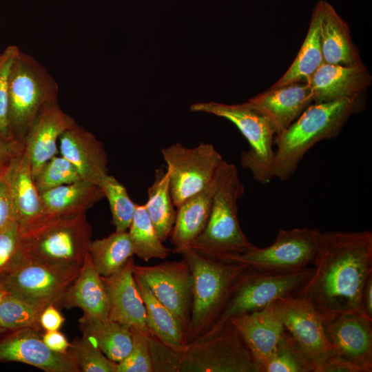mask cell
Instances as JSON below:
<instances>
[{
	"label": "cell",
	"instance_id": "cell-1",
	"mask_svg": "<svg viewBox=\"0 0 372 372\" xmlns=\"http://www.w3.org/2000/svg\"><path fill=\"white\" fill-rule=\"evenodd\" d=\"M312 265L310 278L296 296L324 320L345 311L363 313L362 293L372 273L371 231H321Z\"/></svg>",
	"mask_w": 372,
	"mask_h": 372
},
{
	"label": "cell",
	"instance_id": "cell-2",
	"mask_svg": "<svg viewBox=\"0 0 372 372\" xmlns=\"http://www.w3.org/2000/svg\"><path fill=\"white\" fill-rule=\"evenodd\" d=\"M362 108L361 96L311 104L287 130L276 135L274 177L289 180L313 146L336 137L350 116Z\"/></svg>",
	"mask_w": 372,
	"mask_h": 372
},
{
	"label": "cell",
	"instance_id": "cell-3",
	"mask_svg": "<svg viewBox=\"0 0 372 372\" xmlns=\"http://www.w3.org/2000/svg\"><path fill=\"white\" fill-rule=\"evenodd\" d=\"M92 227L85 214L44 216L20 230L19 249L52 268L79 273L88 254Z\"/></svg>",
	"mask_w": 372,
	"mask_h": 372
},
{
	"label": "cell",
	"instance_id": "cell-4",
	"mask_svg": "<svg viewBox=\"0 0 372 372\" xmlns=\"http://www.w3.org/2000/svg\"><path fill=\"white\" fill-rule=\"evenodd\" d=\"M245 192L238 171L225 160L216 176V187L207 225L189 245L198 253L223 260L254 249L242 231L238 217V201Z\"/></svg>",
	"mask_w": 372,
	"mask_h": 372
},
{
	"label": "cell",
	"instance_id": "cell-5",
	"mask_svg": "<svg viewBox=\"0 0 372 372\" xmlns=\"http://www.w3.org/2000/svg\"><path fill=\"white\" fill-rule=\"evenodd\" d=\"M175 254L187 260L192 273V300L187 343L203 335L217 320L231 289L249 267L204 256L189 246Z\"/></svg>",
	"mask_w": 372,
	"mask_h": 372
},
{
	"label": "cell",
	"instance_id": "cell-6",
	"mask_svg": "<svg viewBox=\"0 0 372 372\" xmlns=\"http://www.w3.org/2000/svg\"><path fill=\"white\" fill-rule=\"evenodd\" d=\"M59 86L47 69L32 56L19 51L9 84V124L13 140L23 147L41 110L58 101Z\"/></svg>",
	"mask_w": 372,
	"mask_h": 372
},
{
	"label": "cell",
	"instance_id": "cell-7",
	"mask_svg": "<svg viewBox=\"0 0 372 372\" xmlns=\"http://www.w3.org/2000/svg\"><path fill=\"white\" fill-rule=\"evenodd\" d=\"M312 271L310 267L293 271L249 267L234 283L217 320L197 339L214 335L234 316L260 310L274 300L296 295Z\"/></svg>",
	"mask_w": 372,
	"mask_h": 372
},
{
	"label": "cell",
	"instance_id": "cell-8",
	"mask_svg": "<svg viewBox=\"0 0 372 372\" xmlns=\"http://www.w3.org/2000/svg\"><path fill=\"white\" fill-rule=\"evenodd\" d=\"M193 112H203L225 118L233 123L245 137L249 148L241 153L240 163L252 178L262 185L274 177V138L276 130L269 119L247 102L224 104L198 103L191 106Z\"/></svg>",
	"mask_w": 372,
	"mask_h": 372
},
{
	"label": "cell",
	"instance_id": "cell-9",
	"mask_svg": "<svg viewBox=\"0 0 372 372\" xmlns=\"http://www.w3.org/2000/svg\"><path fill=\"white\" fill-rule=\"evenodd\" d=\"M174 372H260L239 333L227 322L212 336L197 339L174 353Z\"/></svg>",
	"mask_w": 372,
	"mask_h": 372
},
{
	"label": "cell",
	"instance_id": "cell-10",
	"mask_svg": "<svg viewBox=\"0 0 372 372\" xmlns=\"http://www.w3.org/2000/svg\"><path fill=\"white\" fill-rule=\"evenodd\" d=\"M79 273L61 271L29 256L19 248L0 273L5 291L38 308L62 307L65 294Z\"/></svg>",
	"mask_w": 372,
	"mask_h": 372
},
{
	"label": "cell",
	"instance_id": "cell-11",
	"mask_svg": "<svg viewBox=\"0 0 372 372\" xmlns=\"http://www.w3.org/2000/svg\"><path fill=\"white\" fill-rule=\"evenodd\" d=\"M321 231L309 227L280 229L274 241L264 248L256 247L223 261L243 264L260 270L293 271L312 265Z\"/></svg>",
	"mask_w": 372,
	"mask_h": 372
},
{
	"label": "cell",
	"instance_id": "cell-12",
	"mask_svg": "<svg viewBox=\"0 0 372 372\" xmlns=\"http://www.w3.org/2000/svg\"><path fill=\"white\" fill-rule=\"evenodd\" d=\"M169 171V187L174 206L205 188L214 179L223 158L214 147L201 143L188 148L180 143L162 149Z\"/></svg>",
	"mask_w": 372,
	"mask_h": 372
},
{
	"label": "cell",
	"instance_id": "cell-13",
	"mask_svg": "<svg viewBox=\"0 0 372 372\" xmlns=\"http://www.w3.org/2000/svg\"><path fill=\"white\" fill-rule=\"evenodd\" d=\"M276 303L285 330L313 372H318L333 355L323 318L309 302L296 295L278 299Z\"/></svg>",
	"mask_w": 372,
	"mask_h": 372
},
{
	"label": "cell",
	"instance_id": "cell-14",
	"mask_svg": "<svg viewBox=\"0 0 372 372\" xmlns=\"http://www.w3.org/2000/svg\"><path fill=\"white\" fill-rule=\"evenodd\" d=\"M134 275L143 279L154 296L179 320L185 334L192 300L193 278L189 265L183 258L153 266L133 264Z\"/></svg>",
	"mask_w": 372,
	"mask_h": 372
},
{
	"label": "cell",
	"instance_id": "cell-15",
	"mask_svg": "<svg viewBox=\"0 0 372 372\" xmlns=\"http://www.w3.org/2000/svg\"><path fill=\"white\" fill-rule=\"evenodd\" d=\"M333 355L372 371V319L362 312L349 311L324 320Z\"/></svg>",
	"mask_w": 372,
	"mask_h": 372
},
{
	"label": "cell",
	"instance_id": "cell-16",
	"mask_svg": "<svg viewBox=\"0 0 372 372\" xmlns=\"http://www.w3.org/2000/svg\"><path fill=\"white\" fill-rule=\"evenodd\" d=\"M41 331L23 328L0 331V362L29 364L46 372H79L69 352L50 350Z\"/></svg>",
	"mask_w": 372,
	"mask_h": 372
},
{
	"label": "cell",
	"instance_id": "cell-17",
	"mask_svg": "<svg viewBox=\"0 0 372 372\" xmlns=\"http://www.w3.org/2000/svg\"><path fill=\"white\" fill-rule=\"evenodd\" d=\"M77 125L63 112L58 101L46 105L30 127L23 147L34 178L41 167L59 153L58 141L67 130Z\"/></svg>",
	"mask_w": 372,
	"mask_h": 372
},
{
	"label": "cell",
	"instance_id": "cell-18",
	"mask_svg": "<svg viewBox=\"0 0 372 372\" xmlns=\"http://www.w3.org/2000/svg\"><path fill=\"white\" fill-rule=\"evenodd\" d=\"M133 264L132 258L118 271L101 276L108 298L107 318L149 334L145 307L134 277Z\"/></svg>",
	"mask_w": 372,
	"mask_h": 372
},
{
	"label": "cell",
	"instance_id": "cell-19",
	"mask_svg": "<svg viewBox=\"0 0 372 372\" xmlns=\"http://www.w3.org/2000/svg\"><path fill=\"white\" fill-rule=\"evenodd\" d=\"M228 322L239 333L260 370L285 331L276 300L260 310L234 316Z\"/></svg>",
	"mask_w": 372,
	"mask_h": 372
},
{
	"label": "cell",
	"instance_id": "cell-20",
	"mask_svg": "<svg viewBox=\"0 0 372 372\" xmlns=\"http://www.w3.org/2000/svg\"><path fill=\"white\" fill-rule=\"evenodd\" d=\"M372 76L364 63L342 65L323 63L307 81L313 102L355 98L370 85Z\"/></svg>",
	"mask_w": 372,
	"mask_h": 372
},
{
	"label": "cell",
	"instance_id": "cell-21",
	"mask_svg": "<svg viewBox=\"0 0 372 372\" xmlns=\"http://www.w3.org/2000/svg\"><path fill=\"white\" fill-rule=\"evenodd\" d=\"M313 102L311 89L306 82L270 87L247 101L269 119L276 135L287 130Z\"/></svg>",
	"mask_w": 372,
	"mask_h": 372
},
{
	"label": "cell",
	"instance_id": "cell-22",
	"mask_svg": "<svg viewBox=\"0 0 372 372\" xmlns=\"http://www.w3.org/2000/svg\"><path fill=\"white\" fill-rule=\"evenodd\" d=\"M59 152L75 167L83 180L99 185L107 174V155L102 143L78 124L61 134Z\"/></svg>",
	"mask_w": 372,
	"mask_h": 372
},
{
	"label": "cell",
	"instance_id": "cell-23",
	"mask_svg": "<svg viewBox=\"0 0 372 372\" xmlns=\"http://www.w3.org/2000/svg\"><path fill=\"white\" fill-rule=\"evenodd\" d=\"M12 206V219L22 229L45 216L41 194L32 175L30 162L23 149L7 171Z\"/></svg>",
	"mask_w": 372,
	"mask_h": 372
},
{
	"label": "cell",
	"instance_id": "cell-24",
	"mask_svg": "<svg viewBox=\"0 0 372 372\" xmlns=\"http://www.w3.org/2000/svg\"><path fill=\"white\" fill-rule=\"evenodd\" d=\"M320 41L323 63L342 65L363 63L348 23L324 0H322Z\"/></svg>",
	"mask_w": 372,
	"mask_h": 372
},
{
	"label": "cell",
	"instance_id": "cell-25",
	"mask_svg": "<svg viewBox=\"0 0 372 372\" xmlns=\"http://www.w3.org/2000/svg\"><path fill=\"white\" fill-rule=\"evenodd\" d=\"M62 307L80 308L83 316L108 318L109 303L101 276L95 269L89 254L79 273L67 290Z\"/></svg>",
	"mask_w": 372,
	"mask_h": 372
},
{
	"label": "cell",
	"instance_id": "cell-26",
	"mask_svg": "<svg viewBox=\"0 0 372 372\" xmlns=\"http://www.w3.org/2000/svg\"><path fill=\"white\" fill-rule=\"evenodd\" d=\"M215 187L216 176L205 188L177 207L170 235L174 254L184 247L189 246L205 229L211 212Z\"/></svg>",
	"mask_w": 372,
	"mask_h": 372
},
{
	"label": "cell",
	"instance_id": "cell-27",
	"mask_svg": "<svg viewBox=\"0 0 372 372\" xmlns=\"http://www.w3.org/2000/svg\"><path fill=\"white\" fill-rule=\"evenodd\" d=\"M45 216L68 217L85 214L105 198L98 185L79 180L41 193Z\"/></svg>",
	"mask_w": 372,
	"mask_h": 372
},
{
	"label": "cell",
	"instance_id": "cell-28",
	"mask_svg": "<svg viewBox=\"0 0 372 372\" xmlns=\"http://www.w3.org/2000/svg\"><path fill=\"white\" fill-rule=\"evenodd\" d=\"M134 277L145 304L146 324L150 333L172 350L185 351L186 334L179 320L154 296L143 279L135 275Z\"/></svg>",
	"mask_w": 372,
	"mask_h": 372
},
{
	"label": "cell",
	"instance_id": "cell-29",
	"mask_svg": "<svg viewBox=\"0 0 372 372\" xmlns=\"http://www.w3.org/2000/svg\"><path fill=\"white\" fill-rule=\"evenodd\" d=\"M322 0L314 7L305 39L286 72L271 87H280L307 81L323 63L320 41Z\"/></svg>",
	"mask_w": 372,
	"mask_h": 372
},
{
	"label": "cell",
	"instance_id": "cell-30",
	"mask_svg": "<svg viewBox=\"0 0 372 372\" xmlns=\"http://www.w3.org/2000/svg\"><path fill=\"white\" fill-rule=\"evenodd\" d=\"M79 322L83 335L92 338L110 360L118 363L130 353L132 347L130 327L109 318L83 315Z\"/></svg>",
	"mask_w": 372,
	"mask_h": 372
},
{
	"label": "cell",
	"instance_id": "cell-31",
	"mask_svg": "<svg viewBox=\"0 0 372 372\" xmlns=\"http://www.w3.org/2000/svg\"><path fill=\"white\" fill-rule=\"evenodd\" d=\"M88 254L101 276H109L118 271L134 255L127 231H115L107 237L91 241Z\"/></svg>",
	"mask_w": 372,
	"mask_h": 372
},
{
	"label": "cell",
	"instance_id": "cell-32",
	"mask_svg": "<svg viewBox=\"0 0 372 372\" xmlns=\"http://www.w3.org/2000/svg\"><path fill=\"white\" fill-rule=\"evenodd\" d=\"M144 205L155 230L163 242L170 236L176 216L169 187V171L158 169L155 179L147 190Z\"/></svg>",
	"mask_w": 372,
	"mask_h": 372
},
{
	"label": "cell",
	"instance_id": "cell-33",
	"mask_svg": "<svg viewBox=\"0 0 372 372\" xmlns=\"http://www.w3.org/2000/svg\"><path fill=\"white\" fill-rule=\"evenodd\" d=\"M128 234L134 254L145 262L153 258L165 259L171 249L163 244L144 205H136Z\"/></svg>",
	"mask_w": 372,
	"mask_h": 372
},
{
	"label": "cell",
	"instance_id": "cell-34",
	"mask_svg": "<svg viewBox=\"0 0 372 372\" xmlns=\"http://www.w3.org/2000/svg\"><path fill=\"white\" fill-rule=\"evenodd\" d=\"M99 186L109 202L115 231H127L137 204L131 200L125 186L112 175L104 176Z\"/></svg>",
	"mask_w": 372,
	"mask_h": 372
},
{
	"label": "cell",
	"instance_id": "cell-35",
	"mask_svg": "<svg viewBox=\"0 0 372 372\" xmlns=\"http://www.w3.org/2000/svg\"><path fill=\"white\" fill-rule=\"evenodd\" d=\"M42 310L7 293L0 304V328L3 330L31 328L41 331L39 318Z\"/></svg>",
	"mask_w": 372,
	"mask_h": 372
},
{
	"label": "cell",
	"instance_id": "cell-36",
	"mask_svg": "<svg viewBox=\"0 0 372 372\" xmlns=\"http://www.w3.org/2000/svg\"><path fill=\"white\" fill-rule=\"evenodd\" d=\"M260 372H313V369L285 330L276 349L260 366Z\"/></svg>",
	"mask_w": 372,
	"mask_h": 372
},
{
	"label": "cell",
	"instance_id": "cell-37",
	"mask_svg": "<svg viewBox=\"0 0 372 372\" xmlns=\"http://www.w3.org/2000/svg\"><path fill=\"white\" fill-rule=\"evenodd\" d=\"M68 352L79 372H117L118 363L110 360L90 337L83 335L70 344Z\"/></svg>",
	"mask_w": 372,
	"mask_h": 372
},
{
	"label": "cell",
	"instance_id": "cell-38",
	"mask_svg": "<svg viewBox=\"0 0 372 372\" xmlns=\"http://www.w3.org/2000/svg\"><path fill=\"white\" fill-rule=\"evenodd\" d=\"M34 179L40 194L82 180L75 167L61 155H56L49 160Z\"/></svg>",
	"mask_w": 372,
	"mask_h": 372
},
{
	"label": "cell",
	"instance_id": "cell-39",
	"mask_svg": "<svg viewBox=\"0 0 372 372\" xmlns=\"http://www.w3.org/2000/svg\"><path fill=\"white\" fill-rule=\"evenodd\" d=\"M20 51L16 45H8L0 54V133L8 143L23 147L12 138L9 124V84L12 65Z\"/></svg>",
	"mask_w": 372,
	"mask_h": 372
},
{
	"label": "cell",
	"instance_id": "cell-40",
	"mask_svg": "<svg viewBox=\"0 0 372 372\" xmlns=\"http://www.w3.org/2000/svg\"><path fill=\"white\" fill-rule=\"evenodd\" d=\"M132 347L130 353L118 363L117 372H153L149 335L130 327Z\"/></svg>",
	"mask_w": 372,
	"mask_h": 372
},
{
	"label": "cell",
	"instance_id": "cell-41",
	"mask_svg": "<svg viewBox=\"0 0 372 372\" xmlns=\"http://www.w3.org/2000/svg\"><path fill=\"white\" fill-rule=\"evenodd\" d=\"M19 225L11 219L0 229V273L19 249Z\"/></svg>",
	"mask_w": 372,
	"mask_h": 372
},
{
	"label": "cell",
	"instance_id": "cell-42",
	"mask_svg": "<svg viewBox=\"0 0 372 372\" xmlns=\"http://www.w3.org/2000/svg\"><path fill=\"white\" fill-rule=\"evenodd\" d=\"M7 171L0 174V229L12 219V206Z\"/></svg>",
	"mask_w": 372,
	"mask_h": 372
},
{
	"label": "cell",
	"instance_id": "cell-43",
	"mask_svg": "<svg viewBox=\"0 0 372 372\" xmlns=\"http://www.w3.org/2000/svg\"><path fill=\"white\" fill-rule=\"evenodd\" d=\"M64 321L65 318L54 304L47 306L41 312L40 325L45 331L59 330Z\"/></svg>",
	"mask_w": 372,
	"mask_h": 372
},
{
	"label": "cell",
	"instance_id": "cell-44",
	"mask_svg": "<svg viewBox=\"0 0 372 372\" xmlns=\"http://www.w3.org/2000/svg\"><path fill=\"white\" fill-rule=\"evenodd\" d=\"M42 340L52 351L59 353H67L70 344L64 334L59 330L45 331L42 333Z\"/></svg>",
	"mask_w": 372,
	"mask_h": 372
},
{
	"label": "cell",
	"instance_id": "cell-45",
	"mask_svg": "<svg viewBox=\"0 0 372 372\" xmlns=\"http://www.w3.org/2000/svg\"><path fill=\"white\" fill-rule=\"evenodd\" d=\"M23 148L7 142L0 133V174L6 172L14 157Z\"/></svg>",
	"mask_w": 372,
	"mask_h": 372
},
{
	"label": "cell",
	"instance_id": "cell-46",
	"mask_svg": "<svg viewBox=\"0 0 372 372\" xmlns=\"http://www.w3.org/2000/svg\"><path fill=\"white\" fill-rule=\"evenodd\" d=\"M318 372H361V370L353 364L333 355L321 365Z\"/></svg>",
	"mask_w": 372,
	"mask_h": 372
},
{
	"label": "cell",
	"instance_id": "cell-47",
	"mask_svg": "<svg viewBox=\"0 0 372 372\" xmlns=\"http://www.w3.org/2000/svg\"><path fill=\"white\" fill-rule=\"evenodd\" d=\"M361 304L363 313L372 319V273L369 275L364 284Z\"/></svg>",
	"mask_w": 372,
	"mask_h": 372
},
{
	"label": "cell",
	"instance_id": "cell-48",
	"mask_svg": "<svg viewBox=\"0 0 372 372\" xmlns=\"http://www.w3.org/2000/svg\"><path fill=\"white\" fill-rule=\"evenodd\" d=\"M6 293L7 292L5 291V289L3 288V287L0 284V304L3 297L5 296Z\"/></svg>",
	"mask_w": 372,
	"mask_h": 372
},
{
	"label": "cell",
	"instance_id": "cell-49",
	"mask_svg": "<svg viewBox=\"0 0 372 372\" xmlns=\"http://www.w3.org/2000/svg\"><path fill=\"white\" fill-rule=\"evenodd\" d=\"M3 331V329H1L0 328V331Z\"/></svg>",
	"mask_w": 372,
	"mask_h": 372
}]
</instances>
